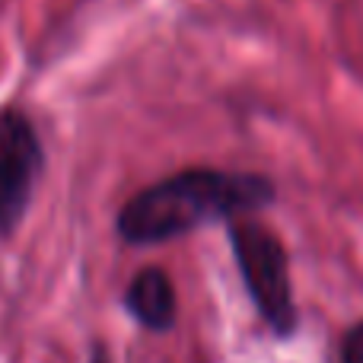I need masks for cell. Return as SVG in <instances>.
I'll return each mask as SVG.
<instances>
[{"label":"cell","mask_w":363,"mask_h":363,"mask_svg":"<svg viewBox=\"0 0 363 363\" xmlns=\"http://www.w3.org/2000/svg\"><path fill=\"white\" fill-rule=\"evenodd\" d=\"M277 204V182L264 172L188 166L134 191L115 217L121 242L147 249L211 223H233Z\"/></svg>","instance_id":"6da1fadb"},{"label":"cell","mask_w":363,"mask_h":363,"mask_svg":"<svg viewBox=\"0 0 363 363\" xmlns=\"http://www.w3.org/2000/svg\"><path fill=\"white\" fill-rule=\"evenodd\" d=\"M226 239H230L233 262L258 319L268 325L277 341L294 338L300 328V306H296L290 252L284 239L255 217L226 223Z\"/></svg>","instance_id":"7a4b0ae2"},{"label":"cell","mask_w":363,"mask_h":363,"mask_svg":"<svg viewBox=\"0 0 363 363\" xmlns=\"http://www.w3.org/2000/svg\"><path fill=\"white\" fill-rule=\"evenodd\" d=\"M45 169H48V153L35 121L19 106H0V236L4 239L16 236L23 226Z\"/></svg>","instance_id":"3957f363"},{"label":"cell","mask_w":363,"mask_h":363,"mask_svg":"<svg viewBox=\"0 0 363 363\" xmlns=\"http://www.w3.org/2000/svg\"><path fill=\"white\" fill-rule=\"evenodd\" d=\"M125 309L140 328L166 335L179 325V290L163 268H140L125 287Z\"/></svg>","instance_id":"277c9868"},{"label":"cell","mask_w":363,"mask_h":363,"mask_svg":"<svg viewBox=\"0 0 363 363\" xmlns=\"http://www.w3.org/2000/svg\"><path fill=\"white\" fill-rule=\"evenodd\" d=\"M341 363H363V319L354 322L341 338Z\"/></svg>","instance_id":"5b68a950"},{"label":"cell","mask_w":363,"mask_h":363,"mask_svg":"<svg viewBox=\"0 0 363 363\" xmlns=\"http://www.w3.org/2000/svg\"><path fill=\"white\" fill-rule=\"evenodd\" d=\"M86 363H115V360H112V354H108V347H106V345H96Z\"/></svg>","instance_id":"8992f818"}]
</instances>
